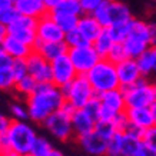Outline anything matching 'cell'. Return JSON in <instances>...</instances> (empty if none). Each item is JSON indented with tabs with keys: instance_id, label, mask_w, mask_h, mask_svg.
Masks as SVG:
<instances>
[{
	"instance_id": "obj_19",
	"label": "cell",
	"mask_w": 156,
	"mask_h": 156,
	"mask_svg": "<svg viewBox=\"0 0 156 156\" xmlns=\"http://www.w3.org/2000/svg\"><path fill=\"white\" fill-rule=\"evenodd\" d=\"M95 125L96 120L86 113L85 109H75L73 110V113H72V126H73V133H75L76 139L83 136V135L93 132Z\"/></svg>"
},
{
	"instance_id": "obj_12",
	"label": "cell",
	"mask_w": 156,
	"mask_h": 156,
	"mask_svg": "<svg viewBox=\"0 0 156 156\" xmlns=\"http://www.w3.org/2000/svg\"><path fill=\"white\" fill-rule=\"evenodd\" d=\"M50 63H52V82L59 87L67 86L77 76V72L67 53L59 56Z\"/></svg>"
},
{
	"instance_id": "obj_53",
	"label": "cell",
	"mask_w": 156,
	"mask_h": 156,
	"mask_svg": "<svg viewBox=\"0 0 156 156\" xmlns=\"http://www.w3.org/2000/svg\"><path fill=\"white\" fill-rule=\"evenodd\" d=\"M23 156H34L33 153H26V155H23Z\"/></svg>"
},
{
	"instance_id": "obj_34",
	"label": "cell",
	"mask_w": 156,
	"mask_h": 156,
	"mask_svg": "<svg viewBox=\"0 0 156 156\" xmlns=\"http://www.w3.org/2000/svg\"><path fill=\"white\" fill-rule=\"evenodd\" d=\"M55 10L62 12V13L73 14V16H82V14H83L80 0H65V2Z\"/></svg>"
},
{
	"instance_id": "obj_42",
	"label": "cell",
	"mask_w": 156,
	"mask_h": 156,
	"mask_svg": "<svg viewBox=\"0 0 156 156\" xmlns=\"http://www.w3.org/2000/svg\"><path fill=\"white\" fill-rule=\"evenodd\" d=\"M13 63V59L5 52V49L2 48L0 44V69H5V67H10Z\"/></svg>"
},
{
	"instance_id": "obj_38",
	"label": "cell",
	"mask_w": 156,
	"mask_h": 156,
	"mask_svg": "<svg viewBox=\"0 0 156 156\" xmlns=\"http://www.w3.org/2000/svg\"><path fill=\"white\" fill-rule=\"evenodd\" d=\"M10 115L12 120H27L29 119V110L27 106L22 103H14L10 106Z\"/></svg>"
},
{
	"instance_id": "obj_35",
	"label": "cell",
	"mask_w": 156,
	"mask_h": 156,
	"mask_svg": "<svg viewBox=\"0 0 156 156\" xmlns=\"http://www.w3.org/2000/svg\"><path fill=\"white\" fill-rule=\"evenodd\" d=\"M142 142L145 149L156 153V125L142 133Z\"/></svg>"
},
{
	"instance_id": "obj_6",
	"label": "cell",
	"mask_w": 156,
	"mask_h": 156,
	"mask_svg": "<svg viewBox=\"0 0 156 156\" xmlns=\"http://www.w3.org/2000/svg\"><path fill=\"white\" fill-rule=\"evenodd\" d=\"M62 89L66 103H69L73 109H83L95 96H98L86 75H77L69 85Z\"/></svg>"
},
{
	"instance_id": "obj_37",
	"label": "cell",
	"mask_w": 156,
	"mask_h": 156,
	"mask_svg": "<svg viewBox=\"0 0 156 156\" xmlns=\"http://www.w3.org/2000/svg\"><path fill=\"white\" fill-rule=\"evenodd\" d=\"M85 112L89 116H92V118L95 119V120H99L100 119V113H102V105H100V100L98 96H95L93 99L90 100L89 103L86 105L85 108Z\"/></svg>"
},
{
	"instance_id": "obj_17",
	"label": "cell",
	"mask_w": 156,
	"mask_h": 156,
	"mask_svg": "<svg viewBox=\"0 0 156 156\" xmlns=\"http://www.w3.org/2000/svg\"><path fill=\"white\" fill-rule=\"evenodd\" d=\"M77 142L86 153L92 156H106L108 153V139L100 136L95 130L77 137Z\"/></svg>"
},
{
	"instance_id": "obj_1",
	"label": "cell",
	"mask_w": 156,
	"mask_h": 156,
	"mask_svg": "<svg viewBox=\"0 0 156 156\" xmlns=\"http://www.w3.org/2000/svg\"><path fill=\"white\" fill-rule=\"evenodd\" d=\"M63 89L50 83H39L37 89L26 98L29 119L36 123H43L52 113L57 112L65 105Z\"/></svg>"
},
{
	"instance_id": "obj_13",
	"label": "cell",
	"mask_w": 156,
	"mask_h": 156,
	"mask_svg": "<svg viewBox=\"0 0 156 156\" xmlns=\"http://www.w3.org/2000/svg\"><path fill=\"white\" fill-rule=\"evenodd\" d=\"M29 75L33 76L37 83H50L52 82V63L43 57L36 50H32V53L26 57Z\"/></svg>"
},
{
	"instance_id": "obj_52",
	"label": "cell",
	"mask_w": 156,
	"mask_h": 156,
	"mask_svg": "<svg viewBox=\"0 0 156 156\" xmlns=\"http://www.w3.org/2000/svg\"><path fill=\"white\" fill-rule=\"evenodd\" d=\"M3 140H2V135H0V156H2V152H3Z\"/></svg>"
},
{
	"instance_id": "obj_10",
	"label": "cell",
	"mask_w": 156,
	"mask_h": 156,
	"mask_svg": "<svg viewBox=\"0 0 156 156\" xmlns=\"http://www.w3.org/2000/svg\"><path fill=\"white\" fill-rule=\"evenodd\" d=\"M98 98H99L100 105H102L100 119H115L118 115L125 113L128 109L122 87L100 93V95H98Z\"/></svg>"
},
{
	"instance_id": "obj_54",
	"label": "cell",
	"mask_w": 156,
	"mask_h": 156,
	"mask_svg": "<svg viewBox=\"0 0 156 156\" xmlns=\"http://www.w3.org/2000/svg\"><path fill=\"white\" fill-rule=\"evenodd\" d=\"M115 156H123V155H122V153H119V155H115Z\"/></svg>"
},
{
	"instance_id": "obj_15",
	"label": "cell",
	"mask_w": 156,
	"mask_h": 156,
	"mask_svg": "<svg viewBox=\"0 0 156 156\" xmlns=\"http://www.w3.org/2000/svg\"><path fill=\"white\" fill-rule=\"evenodd\" d=\"M125 115L128 118L129 128L136 129V130H139L142 133L146 129L156 125L151 108H128Z\"/></svg>"
},
{
	"instance_id": "obj_23",
	"label": "cell",
	"mask_w": 156,
	"mask_h": 156,
	"mask_svg": "<svg viewBox=\"0 0 156 156\" xmlns=\"http://www.w3.org/2000/svg\"><path fill=\"white\" fill-rule=\"evenodd\" d=\"M2 48L5 49V52L7 53L12 59H26V57L32 53V50H33L32 46H29V44L23 43L22 40H19V39L10 36V34H7V37L3 40Z\"/></svg>"
},
{
	"instance_id": "obj_50",
	"label": "cell",
	"mask_w": 156,
	"mask_h": 156,
	"mask_svg": "<svg viewBox=\"0 0 156 156\" xmlns=\"http://www.w3.org/2000/svg\"><path fill=\"white\" fill-rule=\"evenodd\" d=\"M151 110H152V115H153V118H155V122H156V100L151 105Z\"/></svg>"
},
{
	"instance_id": "obj_27",
	"label": "cell",
	"mask_w": 156,
	"mask_h": 156,
	"mask_svg": "<svg viewBox=\"0 0 156 156\" xmlns=\"http://www.w3.org/2000/svg\"><path fill=\"white\" fill-rule=\"evenodd\" d=\"M39 83L36 82L33 76L26 75L22 79H17L16 80V85H14V90L19 93L20 96H24V98H29V96L33 93L34 90L37 89Z\"/></svg>"
},
{
	"instance_id": "obj_24",
	"label": "cell",
	"mask_w": 156,
	"mask_h": 156,
	"mask_svg": "<svg viewBox=\"0 0 156 156\" xmlns=\"http://www.w3.org/2000/svg\"><path fill=\"white\" fill-rule=\"evenodd\" d=\"M115 40L113 37L110 36V33H109V30L106 27L102 30V33L98 36V37L93 40V48L96 49V52L99 53L100 57H106L109 55V52H110V49H112V46L115 44Z\"/></svg>"
},
{
	"instance_id": "obj_11",
	"label": "cell",
	"mask_w": 156,
	"mask_h": 156,
	"mask_svg": "<svg viewBox=\"0 0 156 156\" xmlns=\"http://www.w3.org/2000/svg\"><path fill=\"white\" fill-rule=\"evenodd\" d=\"M36 24H37V19L19 14L17 19L14 20L10 26H7V30H9L10 36L19 39L23 43H26V44L33 48L36 40H37V36H36Z\"/></svg>"
},
{
	"instance_id": "obj_8",
	"label": "cell",
	"mask_w": 156,
	"mask_h": 156,
	"mask_svg": "<svg viewBox=\"0 0 156 156\" xmlns=\"http://www.w3.org/2000/svg\"><path fill=\"white\" fill-rule=\"evenodd\" d=\"M93 16L103 27H110L112 24L125 23L133 19L129 6L120 0H106Z\"/></svg>"
},
{
	"instance_id": "obj_16",
	"label": "cell",
	"mask_w": 156,
	"mask_h": 156,
	"mask_svg": "<svg viewBox=\"0 0 156 156\" xmlns=\"http://www.w3.org/2000/svg\"><path fill=\"white\" fill-rule=\"evenodd\" d=\"M116 72H118L120 87H128V86L136 83L137 80H140L143 77L140 70H139L136 59H132V57H128L120 63H118L116 65Z\"/></svg>"
},
{
	"instance_id": "obj_22",
	"label": "cell",
	"mask_w": 156,
	"mask_h": 156,
	"mask_svg": "<svg viewBox=\"0 0 156 156\" xmlns=\"http://www.w3.org/2000/svg\"><path fill=\"white\" fill-rule=\"evenodd\" d=\"M33 50L39 52L49 62H52L55 59H57L59 56H62V55H66L69 48L63 40L62 42H40V40H36Z\"/></svg>"
},
{
	"instance_id": "obj_41",
	"label": "cell",
	"mask_w": 156,
	"mask_h": 156,
	"mask_svg": "<svg viewBox=\"0 0 156 156\" xmlns=\"http://www.w3.org/2000/svg\"><path fill=\"white\" fill-rule=\"evenodd\" d=\"M106 0H80L82 10L86 14H93Z\"/></svg>"
},
{
	"instance_id": "obj_2",
	"label": "cell",
	"mask_w": 156,
	"mask_h": 156,
	"mask_svg": "<svg viewBox=\"0 0 156 156\" xmlns=\"http://www.w3.org/2000/svg\"><path fill=\"white\" fill-rule=\"evenodd\" d=\"M36 137L37 133L34 128L27 123V120H12L9 129L2 135V140L5 149L23 156L26 153H30Z\"/></svg>"
},
{
	"instance_id": "obj_39",
	"label": "cell",
	"mask_w": 156,
	"mask_h": 156,
	"mask_svg": "<svg viewBox=\"0 0 156 156\" xmlns=\"http://www.w3.org/2000/svg\"><path fill=\"white\" fill-rule=\"evenodd\" d=\"M12 70H13V75H14V77H16V80L24 77L26 75H29L26 59H13V63H12Z\"/></svg>"
},
{
	"instance_id": "obj_21",
	"label": "cell",
	"mask_w": 156,
	"mask_h": 156,
	"mask_svg": "<svg viewBox=\"0 0 156 156\" xmlns=\"http://www.w3.org/2000/svg\"><path fill=\"white\" fill-rule=\"evenodd\" d=\"M103 29L105 27L99 23V22H98V19H96L93 14L83 13L80 17H79L77 30L85 36V39L89 43H93V40H95V39L102 33V30H103Z\"/></svg>"
},
{
	"instance_id": "obj_36",
	"label": "cell",
	"mask_w": 156,
	"mask_h": 156,
	"mask_svg": "<svg viewBox=\"0 0 156 156\" xmlns=\"http://www.w3.org/2000/svg\"><path fill=\"white\" fill-rule=\"evenodd\" d=\"M120 145H122V132L119 130L108 140V153L106 156H115L120 153Z\"/></svg>"
},
{
	"instance_id": "obj_25",
	"label": "cell",
	"mask_w": 156,
	"mask_h": 156,
	"mask_svg": "<svg viewBox=\"0 0 156 156\" xmlns=\"http://www.w3.org/2000/svg\"><path fill=\"white\" fill-rule=\"evenodd\" d=\"M52 14V17L55 19L59 27L67 33L73 29L77 27V23H79V17L80 16H73V14H67V13H62V12H57V10H53V12H49Z\"/></svg>"
},
{
	"instance_id": "obj_51",
	"label": "cell",
	"mask_w": 156,
	"mask_h": 156,
	"mask_svg": "<svg viewBox=\"0 0 156 156\" xmlns=\"http://www.w3.org/2000/svg\"><path fill=\"white\" fill-rule=\"evenodd\" d=\"M152 50H153V56H155V73H156V46H153Z\"/></svg>"
},
{
	"instance_id": "obj_9",
	"label": "cell",
	"mask_w": 156,
	"mask_h": 156,
	"mask_svg": "<svg viewBox=\"0 0 156 156\" xmlns=\"http://www.w3.org/2000/svg\"><path fill=\"white\" fill-rule=\"evenodd\" d=\"M67 55L70 57L77 75H86L102 59L92 43L83 44L79 48H70L67 50Z\"/></svg>"
},
{
	"instance_id": "obj_28",
	"label": "cell",
	"mask_w": 156,
	"mask_h": 156,
	"mask_svg": "<svg viewBox=\"0 0 156 156\" xmlns=\"http://www.w3.org/2000/svg\"><path fill=\"white\" fill-rule=\"evenodd\" d=\"M95 132H98L100 136H103L105 139H110L116 132H119L118 126L115 119H99L96 120L95 125Z\"/></svg>"
},
{
	"instance_id": "obj_47",
	"label": "cell",
	"mask_w": 156,
	"mask_h": 156,
	"mask_svg": "<svg viewBox=\"0 0 156 156\" xmlns=\"http://www.w3.org/2000/svg\"><path fill=\"white\" fill-rule=\"evenodd\" d=\"M12 5H13V0H0V10L6 9V7H9Z\"/></svg>"
},
{
	"instance_id": "obj_26",
	"label": "cell",
	"mask_w": 156,
	"mask_h": 156,
	"mask_svg": "<svg viewBox=\"0 0 156 156\" xmlns=\"http://www.w3.org/2000/svg\"><path fill=\"white\" fill-rule=\"evenodd\" d=\"M137 66H139V70L142 73L143 77H147L155 73V56H153V50L147 49L146 52H143L140 56L136 57Z\"/></svg>"
},
{
	"instance_id": "obj_32",
	"label": "cell",
	"mask_w": 156,
	"mask_h": 156,
	"mask_svg": "<svg viewBox=\"0 0 156 156\" xmlns=\"http://www.w3.org/2000/svg\"><path fill=\"white\" fill-rule=\"evenodd\" d=\"M52 149H53L52 143L49 142L46 137L37 136L36 140H34V143H33V146H32L30 153H33L34 156H46Z\"/></svg>"
},
{
	"instance_id": "obj_30",
	"label": "cell",
	"mask_w": 156,
	"mask_h": 156,
	"mask_svg": "<svg viewBox=\"0 0 156 156\" xmlns=\"http://www.w3.org/2000/svg\"><path fill=\"white\" fill-rule=\"evenodd\" d=\"M63 42L66 43V46L69 49L70 48H79V46H83V44H89V42L85 39V36L77 30V27L65 33V39Z\"/></svg>"
},
{
	"instance_id": "obj_14",
	"label": "cell",
	"mask_w": 156,
	"mask_h": 156,
	"mask_svg": "<svg viewBox=\"0 0 156 156\" xmlns=\"http://www.w3.org/2000/svg\"><path fill=\"white\" fill-rule=\"evenodd\" d=\"M36 36L40 42H62L65 39V32L55 22L52 14L48 13L37 19L36 24Z\"/></svg>"
},
{
	"instance_id": "obj_55",
	"label": "cell",
	"mask_w": 156,
	"mask_h": 156,
	"mask_svg": "<svg viewBox=\"0 0 156 156\" xmlns=\"http://www.w3.org/2000/svg\"><path fill=\"white\" fill-rule=\"evenodd\" d=\"M152 2H153V3H156V0H152Z\"/></svg>"
},
{
	"instance_id": "obj_31",
	"label": "cell",
	"mask_w": 156,
	"mask_h": 156,
	"mask_svg": "<svg viewBox=\"0 0 156 156\" xmlns=\"http://www.w3.org/2000/svg\"><path fill=\"white\" fill-rule=\"evenodd\" d=\"M16 85V77L13 75L12 66L0 69V90H12Z\"/></svg>"
},
{
	"instance_id": "obj_33",
	"label": "cell",
	"mask_w": 156,
	"mask_h": 156,
	"mask_svg": "<svg viewBox=\"0 0 156 156\" xmlns=\"http://www.w3.org/2000/svg\"><path fill=\"white\" fill-rule=\"evenodd\" d=\"M128 52H126V49H125V46H123L122 42H116L112 46V49H110V52H109V55L106 56V59H109L110 62H113L115 65H118V63H120L122 60H125V59H128Z\"/></svg>"
},
{
	"instance_id": "obj_20",
	"label": "cell",
	"mask_w": 156,
	"mask_h": 156,
	"mask_svg": "<svg viewBox=\"0 0 156 156\" xmlns=\"http://www.w3.org/2000/svg\"><path fill=\"white\" fill-rule=\"evenodd\" d=\"M13 6L19 14L33 19H40L49 13L43 0H13Z\"/></svg>"
},
{
	"instance_id": "obj_29",
	"label": "cell",
	"mask_w": 156,
	"mask_h": 156,
	"mask_svg": "<svg viewBox=\"0 0 156 156\" xmlns=\"http://www.w3.org/2000/svg\"><path fill=\"white\" fill-rule=\"evenodd\" d=\"M132 20H130V22H125V23L112 24L110 27H106L109 30L110 36L113 37L115 42H123V40L126 39L129 30H130V23H132Z\"/></svg>"
},
{
	"instance_id": "obj_44",
	"label": "cell",
	"mask_w": 156,
	"mask_h": 156,
	"mask_svg": "<svg viewBox=\"0 0 156 156\" xmlns=\"http://www.w3.org/2000/svg\"><path fill=\"white\" fill-rule=\"evenodd\" d=\"M63 2H65V0H43V3H44V6L48 7L49 12H53L55 9H57Z\"/></svg>"
},
{
	"instance_id": "obj_49",
	"label": "cell",
	"mask_w": 156,
	"mask_h": 156,
	"mask_svg": "<svg viewBox=\"0 0 156 156\" xmlns=\"http://www.w3.org/2000/svg\"><path fill=\"white\" fill-rule=\"evenodd\" d=\"M135 156H156V153H153V152H151V151H147V149H143V151H140L137 155H135Z\"/></svg>"
},
{
	"instance_id": "obj_3",
	"label": "cell",
	"mask_w": 156,
	"mask_h": 156,
	"mask_svg": "<svg viewBox=\"0 0 156 156\" xmlns=\"http://www.w3.org/2000/svg\"><path fill=\"white\" fill-rule=\"evenodd\" d=\"M86 77L90 82L96 95L120 87L118 72H116V65L106 57H102L95 66L86 73Z\"/></svg>"
},
{
	"instance_id": "obj_48",
	"label": "cell",
	"mask_w": 156,
	"mask_h": 156,
	"mask_svg": "<svg viewBox=\"0 0 156 156\" xmlns=\"http://www.w3.org/2000/svg\"><path fill=\"white\" fill-rule=\"evenodd\" d=\"M46 156H65V153H63V152H60L59 149H55V147H53L52 151L49 152Z\"/></svg>"
},
{
	"instance_id": "obj_5",
	"label": "cell",
	"mask_w": 156,
	"mask_h": 156,
	"mask_svg": "<svg viewBox=\"0 0 156 156\" xmlns=\"http://www.w3.org/2000/svg\"><path fill=\"white\" fill-rule=\"evenodd\" d=\"M73 110L75 109L65 102L63 108L59 109L55 113H52L42 125L48 129L52 136L56 137L57 140H62V142L70 140L72 137H75L73 126H72V113H73Z\"/></svg>"
},
{
	"instance_id": "obj_18",
	"label": "cell",
	"mask_w": 156,
	"mask_h": 156,
	"mask_svg": "<svg viewBox=\"0 0 156 156\" xmlns=\"http://www.w3.org/2000/svg\"><path fill=\"white\" fill-rule=\"evenodd\" d=\"M142 132H139L133 128H128L122 132V145H120V153L123 156H135L140 151H143Z\"/></svg>"
},
{
	"instance_id": "obj_43",
	"label": "cell",
	"mask_w": 156,
	"mask_h": 156,
	"mask_svg": "<svg viewBox=\"0 0 156 156\" xmlns=\"http://www.w3.org/2000/svg\"><path fill=\"white\" fill-rule=\"evenodd\" d=\"M10 123H12V118L5 116L3 113H0V135L6 133V130H7L10 126Z\"/></svg>"
},
{
	"instance_id": "obj_4",
	"label": "cell",
	"mask_w": 156,
	"mask_h": 156,
	"mask_svg": "<svg viewBox=\"0 0 156 156\" xmlns=\"http://www.w3.org/2000/svg\"><path fill=\"white\" fill-rule=\"evenodd\" d=\"M122 43L128 52V56L132 59H136L143 52H146L147 49H151L152 44L151 36H149V23L133 19L130 23V30Z\"/></svg>"
},
{
	"instance_id": "obj_45",
	"label": "cell",
	"mask_w": 156,
	"mask_h": 156,
	"mask_svg": "<svg viewBox=\"0 0 156 156\" xmlns=\"http://www.w3.org/2000/svg\"><path fill=\"white\" fill-rule=\"evenodd\" d=\"M149 36H151V44L153 48V46H156V23H153V22L149 23Z\"/></svg>"
},
{
	"instance_id": "obj_40",
	"label": "cell",
	"mask_w": 156,
	"mask_h": 156,
	"mask_svg": "<svg viewBox=\"0 0 156 156\" xmlns=\"http://www.w3.org/2000/svg\"><path fill=\"white\" fill-rule=\"evenodd\" d=\"M17 10L14 9V6H9V7H6V9L0 10V23H3L5 26H10V24L13 23L14 20L17 19Z\"/></svg>"
},
{
	"instance_id": "obj_46",
	"label": "cell",
	"mask_w": 156,
	"mask_h": 156,
	"mask_svg": "<svg viewBox=\"0 0 156 156\" xmlns=\"http://www.w3.org/2000/svg\"><path fill=\"white\" fill-rule=\"evenodd\" d=\"M7 34H9V30H7V26H5L3 23H0V44L3 43L6 37H7Z\"/></svg>"
},
{
	"instance_id": "obj_7",
	"label": "cell",
	"mask_w": 156,
	"mask_h": 156,
	"mask_svg": "<svg viewBox=\"0 0 156 156\" xmlns=\"http://www.w3.org/2000/svg\"><path fill=\"white\" fill-rule=\"evenodd\" d=\"M128 108H151L156 100V83L142 77L136 83L122 87Z\"/></svg>"
}]
</instances>
